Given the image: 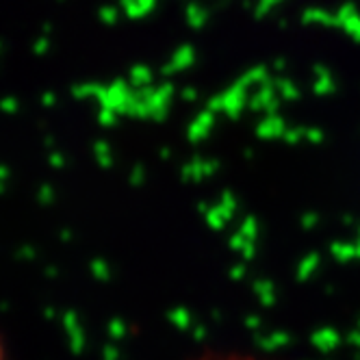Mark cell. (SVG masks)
Returning <instances> with one entry per match:
<instances>
[{
  "label": "cell",
  "instance_id": "1",
  "mask_svg": "<svg viewBox=\"0 0 360 360\" xmlns=\"http://www.w3.org/2000/svg\"><path fill=\"white\" fill-rule=\"evenodd\" d=\"M221 360H239V358H221Z\"/></svg>",
  "mask_w": 360,
  "mask_h": 360
}]
</instances>
